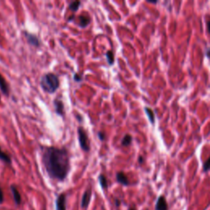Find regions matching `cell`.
Returning <instances> with one entry per match:
<instances>
[{
  "label": "cell",
  "mask_w": 210,
  "mask_h": 210,
  "mask_svg": "<svg viewBox=\"0 0 210 210\" xmlns=\"http://www.w3.org/2000/svg\"><path fill=\"white\" fill-rule=\"evenodd\" d=\"M0 160L6 162V163H8V164H11L12 163L11 157L8 154H6L5 152H3L1 147H0Z\"/></svg>",
  "instance_id": "4fadbf2b"
},
{
  "label": "cell",
  "mask_w": 210,
  "mask_h": 210,
  "mask_svg": "<svg viewBox=\"0 0 210 210\" xmlns=\"http://www.w3.org/2000/svg\"><path fill=\"white\" fill-rule=\"evenodd\" d=\"M132 141V135L129 134L125 135V136L122 140V146H128L131 145Z\"/></svg>",
  "instance_id": "e0dca14e"
},
{
  "label": "cell",
  "mask_w": 210,
  "mask_h": 210,
  "mask_svg": "<svg viewBox=\"0 0 210 210\" xmlns=\"http://www.w3.org/2000/svg\"><path fill=\"white\" fill-rule=\"evenodd\" d=\"M91 195H92L91 188H88L86 191L84 192L83 195H82V199H81V205L83 208H86L89 206L90 199H91Z\"/></svg>",
  "instance_id": "8992f818"
},
{
  "label": "cell",
  "mask_w": 210,
  "mask_h": 210,
  "mask_svg": "<svg viewBox=\"0 0 210 210\" xmlns=\"http://www.w3.org/2000/svg\"><path fill=\"white\" fill-rule=\"evenodd\" d=\"M10 189H11L12 193L13 195V198H14V201L16 203V205H19L21 204V202H22V197H21L19 191L17 190V186L15 185H12L10 186Z\"/></svg>",
  "instance_id": "30bf717a"
},
{
  "label": "cell",
  "mask_w": 210,
  "mask_h": 210,
  "mask_svg": "<svg viewBox=\"0 0 210 210\" xmlns=\"http://www.w3.org/2000/svg\"><path fill=\"white\" fill-rule=\"evenodd\" d=\"M142 161H143V159H142V157H140V158H139V162H140V163H141V162H142Z\"/></svg>",
  "instance_id": "484cf974"
},
{
  "label": "cell",
  "mask_w": 210,
  "mask_h": 210,
  "mask_svg": "<svg viewBox=\"0 0 210 210\" xmlns=\"http://www.w3.org/2000/svg\"><path fill=\"white\" fill-rule=\"evenodd\" d=\"M56 210H66V195L60 194L56 199Z\"/></svg>",
  "instance_id": "52a82bcc"
},
{
  "label": "cell",
  "mask_w": 210,
  "mask_h": 210,
  "mask_svg": "<svg viewBox=\"0 0 210 210\" xmlns=\"http://www.w3.org/2000/svg\"><path fill=\"white\" fill-rule=\"evenodd\" d=\"M53 105H54V108H55V112L56 114L61 117H64L65 116V107L64 104L61 99L56 98L53 100Z\"/></svg>",
  "instance_id": "5b68a950"
},
{
  "label": "cell",
  "mask_w": 210,
  "mask_h": 210,
  "mask_svg": "<svg viewBox=\"0 0 210 210\" xmlns=\"http://www.w3.org/2000/svg\"><path fill=\"white\" fill-rule=\"evenodd\" d=\"M3 202V192L2 188L0 187V204H2Z\"/></svg>",
  "instance_id": "7402d4cb"
},
{
  "label": "cell",
  "mask_w": 210,
  "mask_h": 210,
  "mask_svg": "<svg viewBox=\"0 0 210 210\" xmlns=\"http://www.w3.org/2000/svg\"><path fill=\"white\" fill-rule=\"evenodd\" d=\"M206 55H207V57L208 58H210V48H208L207 50V52H206Z\"/></svg>",
  "instance_id": "cb8c5ba5"
},
{
  "label": "cell",
  "mask_w": 210,
  "mask_h": 210,
  "mask_svg": "<svg viewBox=\"0 0 210 210\" xmlns=\"http://www.w3.org/2000/svg\"><path fill=\"white\" fill-rule=\"evenodd\" d=\"M209 168H210V157L208 158L207 161H206V162H205V164H204V171L207 172Z\"/></svg>",
  "instance_id": "ffe728a7"
},
{
  "label": "cell",
  "mask_w": 210,
  "mask_h": 210,
  "mask_svg": "<svg viewBox=\"0 0 210 210\" xmlns=\"http://www.w3.org/2000/svg\"><path fill=\"white\" fill-rule=\"evenodd\" d=\"M128 210H135V208H130V209H128Z\"/></svg>",
  "instance_id": "4316f807"
},
{
  "label": "cell",
  "mask_w": 210,
  "mask_h": 210,
  "mask_svg": "<svg viewBox=\"0 0 210 210\" xmlns=\"http://www.w3.org/2000/svg\"><path fill=\"white\" fill-rule=\"evenodd\" d=\"M145 110L146 114L148 115V119L150 121V122L154 123V113L153 112V110L148 108H145Z\"/></svg>",
  "instance_id": "ac0fdd59"
},
{
  "label": "cell",
  "mask_w": 210,
  "mask_h": 210,
  "mask_svg": "<svg viewBox=\"0 0 210 210\" xmlns=\"http://www.w3.org/2000/svg\"><path fill=\"white\" fill-rule=\"evenodd\" d=\"M0 90H1V92L3 93V95L8 96L9 94H10V90H9V86L7 81L4 79L1 73H0Z\"/></svg>",
  "instance_id": "ba28073f"
},
{
  "label": "cell",
  "mask_w": 210,
  "mask_h": 210,
  "mask_svg": "<svg viewBox=\"0 0 210 210\" xmlns=\"http://www.w3.org/2000/svg\"><path fill=\"white\" fill-rule=\"evenodd\" d=\"M98 182H99L100 186L103 189H106L108 187V181H107V178L104 174H100L98 176Z\"/></svg>",
  "instance_id": "2e32d148"
},
{
  "label": "cell",
  "mask_w": 210,
  "mask_h": 210,
  "mask_svg": "<svg viewBox=\"0 0 210 210\" xmlns=\"http://www.w3.org/2000/svg\"><path fill=\"white\" fill-rule=\"evenodd\" d=\"M40 85L44 91L48 94H53L56 92L60 85L58 76L53 72L45 73L40 79Z\"/></svg>",
  "instance_id": "7a4b0ae2"
},
{
  "label": "cell",
  "mask_w": 210,
  "mask_h": 210,
  "mask_svg": "<svg viewBox=\"0 0 210 210\" xmlns=\"http://www.w3.org/2000/svg\"><path fill=\"white\" fill-rule=\"evenodd\" d=\"M90 22V17L87 15H81L79 17V25L81 27H86Z\"/></svg>",
  "instance_id": "7c38bea8"
},
{
  "label": "cell",
  "mask_w": 210,
  "mask_h": 210,
  "mask_svg": "<svg viewBox=\"0 0 210 210\" xmlns=\"http://www.w3.org/2000/svg\"><path fill=\"white\" fill-rule=\"evenodd\" d=\"M98 137L99 139V140L101 141H104L105 140V138H106V135L104 132H98Z\"/></svg>",
  "instance_id": "44dd1931"
},
{
  "label": "cell",
  "mask_w": 210,
  "mask_h": 210,
  "mask_svg": "<svg viewBox=\"0 0 210 210\" xmlns=\"http://www.w3.org/2000/svg\"><path fill=\"white\" fill-rule=\"evenodd\" d=\"M116 178H117V181H118L119 183H121L122 185H129V180L127 178L126 175L122 172H119L116 175Z\"/></svg>",
  "instance_id": "8fae6325"
},
{
  "label": "cell",
  "mask_w": 210,
  "mask_h": 210,
  "mask_svg": "<svg viewBox=\"0 0 210 210\" xmlns=\"http://www.w3.org/2000/svg\"><path fill=\"white\" fill-rule=\"evenodd\" d=\"M207 28H208V32L210 33V20H208V21L207 22Z\"/></svg>",
  "instance_id": "603a6c76"
},
{
  "label": "cell",
  "mask_w": 210,
  "mask_h": 210,
  "mask_svg": "<svg viewBox=\"0 0 210 210\" xmlns=\"http://www.w3.org/2000/svg\"><path fill=\"white\" fill-rule=\"evenodd\" d=\"M105 55H106L107 61H108V64L111 65V66L113 65V63H114L115 62L114 53H113V52H112V50L107 51V53Z\"/></svg>",
  "instance_id": "9a60e30c"
},
{
  "label": "cell",
  "mask_w": 210,
  "mask_h": 210,
  "mask_svg": "<svg viewBox=\"0 0 210 210\" xmlns=\"http://www.w3.org/2000/svg\"><path fill=\"white\" fill-rule=\"evenodd\" d=\"M81 3L80 1H72V2H71L69 6H68V8L73 12H76L78 11Z\"/></svg>",
  "instance_id": "5bb4252c"
},
{
  "label": "cell",
  "mask_w": 210,
  "mask_h": 210,
  "mask_svg": "<svg viewBox=\"0 0 210 210\" xmlns=\"http://www.w3.org/2000/svg\"><path fill=\"white\" fill-rule=\"evenodd\" d=\"M24 35H25L26 41H27V43H28L30 45L34 46V47H39V45H40V42H39V38H38L35 35L29 33L27 31H25V32H24Z\"/></svg>",
  "instance_id": "277c9868"
},
{
  "label": "cell",
  "mask_w": 210,
  "mask_h": 210,
  "mask_svg": "<svg viewBox=\"0 0 210 210\" xmlns=\"http://www.w3.org/2000/svg\"><path fill=\"white\" fill-rule=\"evenodd\" d=\"M73 78H74V81H76V82H81L83 80V76H82V74H80V73H75L73 76Z\"/></svg>",
  "instance_id": "d6986e66"
},
{
  "label": "cell",
  "mask_w": 210,
  "mask_h": 210,
  "mask_svg": "<svg viewBox=\"0 0 210 210\" xmlns=\"http://www.w3.org/2000/svg\"><path fill=\"white\" fill-rule=\"evenodd\" d=\"M115 202H116V206H117V207H118V206H119V205H120V201H119L118 199H116V200H115Z\"/></svg>",
  "instance_id": "d4e9b609"
},
{
  "label": "cell",
  "mask_w": 210,
  "mask_h": 210,
  "mask_svg": "<svg viewBox=\"0 0 210 210\" xmlns=\"http://www.w3.org/2000/svg\"><path fill=\"white\" fill-rule=\"evenodd\" d=\"M77 134H78V140L81 148L85 152H89L90 149V140L85 130L82 126H79L77 128Z\"/></svg>",
  "instance_id": "3957f363"
},
{
  "label": "cell",
  "mask_w": 210,
  "mask_h": 210,
  "mask_svg": "<svg viewBox=\"0 0 210 210\" xmlns=\"http://www.w3.org/2000/svg\"><path fill=\"white\" fill-rule=\"evenodd\" d=\"M42 162L48 177L58 182H63L70 172V156L66 148L54 146L41 147Z\"/></svg>",
  "instance_id": "6da1fadb"
},
{
  "label": "cell",
  "mask_w": 210,
  "mask_h": 210,
  "mask_svg": "<svg viewBox=\"0 0 210 210\" xmlns=\"http://www.w3.org/2000/svg\"><path fill=\"white\" fill-rule=\"evenodd\" d=\"M155 208H156V210H168V204L166 201L165 197L160 196L158 199Z\"/></svg>",
  "instance_id": "9c48e42d"
}]
</instances>
